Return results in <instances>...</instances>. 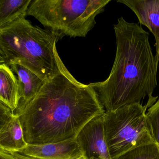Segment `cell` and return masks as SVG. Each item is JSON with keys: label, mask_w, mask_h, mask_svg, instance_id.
Here are the masks:
<instances>
[{"label": "cell", "mask_w": 159, "mask_h": 159, "mask_svg": "<svg viewBox=\"0 0 159 159\" xmlns=\"http://www.w3.org/2000/svg\"><path fill=\"white\" fill-rule=\"evenodd\" d=\"M20 100L17 77L10 66L0 64V102L14 112Z\"/></svg>", "instance_id": "obj_11"}, {"label": "cell", "mask_w": 159, "mask_h": 159, "mask_svg": "<svg viewBox=\"0 0 159 159\" xmlns=\"http://www.w3.org/2000/svg\"><path fill=\"white\" fill-rule=\"evenodd\" d=\"M104 114L87 123L75 138L86 159H111L105 137Z\"/></svg>", "instance_id": "obj_7"}, {"label": "cell", "mask_w": 159, "mask_h": 159, "mask_svg": "<svg viewBox=\"0 0 159 159\" xmlns=\"http://www.w3.org/2000/svg\"><path fill=\"white\" fill-rule=\"evenodd\" d=\"M146 115L151 134L159 150V99L150 107Z\"/></svg>", "instance_id": "obj_14"}, {"label": "cell", "mask_w": 159, "mask_h": 159, "mask_svg": "<svg viewBox=\"0 0 159 159\" xmlns=\"http://www.w3.org/2000/svg\"><path fill=\"white\" fill-rule=\"evenodd\" d=\"M10 67L13 72L17 75L19 84L20 100L18 107L14 112L18 116L39 93L46 82L23 65L13 64Z\"/></svg>", "instance_id": "obj_10"}, {"label": "cell", "mask_w": 159, "mask_h": 159, "mask_svg": "<svg viewBox=\"0 0 159 159\" xmlns=\"http://www.w3.org/2000/svg\"><path fill=\"white\" fill-rule=\"evenodd\" d=\"M111 0H32L27 16L59 39L86 37Z\"/></svg>", "instance_id": "obj_4"}, {"label": "cell", "mask_w": 159, "mask_h": 159, "mask_svg": "<svg viewBox=\"0 0 159 159\" xmlns=\"http://www.w3.org/2000/svg\"><path fill=\"white\" fill-rule=\"evenodd\" d=\"M116 40L115 60L106 80L90 84L106 111L140 103L157 85L158 66L149 41L148 32L122 17L113 25Z\"/></svg>", "instance_id": "obj_2"}, {"label": "cell", "mask_w": 159, "mask_h": 159, "mask_svg": "<svg viewBox=\"0 0 159 159\" xmlns=\"http://www.w3.org/2000/svg\"><path fill=\"white\" fill-rule=\"evenodd\" d=\"M130 8L141 25L147 27L155 39L156 64L159 62V0H118Z\"/></svg>", "instance_id": "obj_9"}, {"label": "cell", "mask_w": 159, "mask_h": 159, "mask_svg": "<svg viewBox=\"0 0 159 159\" xmlns=\"http://www.w3.org/2000/svg\"><path fill=\"white\" fill-rule=\"evenodd\" d=\"M0 159H18L11 154L0 149Z\"/></svg>", "instance_id": "obj_15"}, {"label": "cell", "mask_w": 159, "mask_h": 159, "mask_svg": "<svg viewBox=\"0 0 159 159\" xmlns=\"http://www.w3.org/2000/svg\"><path fill=\"white\" fill-rule=\"evenodd\" d=\"M28 144L20 117L0 102V149L6 152L16 151Z\"/></svg>", "instance_id": "obj_8"}, {"label": "cell", "mask_w": 159, "mask_h": 159, "mask_svg": "<svg viewBox=\"0 0 159 159\" xmlns=\"http://www.w3.org/2000/svg\"><path fill=\"white\" fill-rule=\"evenodd\" d=\"M7 152L18 159H86L75 138L57 143L28 144L22 149Z\"/></svg>", "instance_id": "obj_6"}, {"label": "cell", "mask_w": 159, "mask_h": 159, "mask_svg": "<svg viewBox=\"0 0 159 159\" xmlns=\"http://www.w3.org/2000/svg\"><path fill=\"white\" fill-rule=\"evenodd\" d=\"M32 0H0V28L25 18Z\"/></svg>", "instance_id": "obj_12"}, {"label": "cell", "mask_w": 159, "mask_h": 159, "mask_svg": "<svg viewBox=\"0 0 159 159\" xmlns=\"http://www.w3.org/2000/svg\"><path fill=\"white\" fill-rule=\"evenodd\" d=\"M106 112L91 84L77 81L65 68L46 82L18 115L28 144L76 138L83 127Z\"/></svg>", "instance_id": "obj_1"}, {"label": "cell", "mask_w": 159, "mask_h": 159, "mask_svg": "<svg viewBox=\"0 0 159 159\" xmlns=\"http://www.w3.org/2000/svg\"><path fill=\"white\" fill-rule=\"evenodd\" d=\"M58 38L26 18L0 28V64L23 65L45 82L66 67L57 52Z\"/></svg>", "instance_id": "obj_3"}, {"label": "cell", "mask_w": 159, "mask_h": 159, "mask_svg": "<svg viewBox=\"0 0 159 159\" xmlns=\"http://www.w3.org/2000/svg\"><path fill=\"white\" fill-rule=\"evenodd\" d=\"M117 159H159V149L154 142L131 150Z\"/></svg>", "instance_id": "obj_13"}, {"label": "cell", "mask_w": 159, "mask_h": 159, "mask_svg": "<svg viewBox=\"0 0 159 159\" xmlns=\"http://www.w3.org/2000/svg\"><path fill=\"white\" fill-rule=\"evenodd\" d=\"M155 101L148 100L145 106L135 103L105 112L104 130L111 159H117L131 150L155 142L146 115L148 107Z\"/></svg>", "instance_id": "obj_5"}]
</instances>
